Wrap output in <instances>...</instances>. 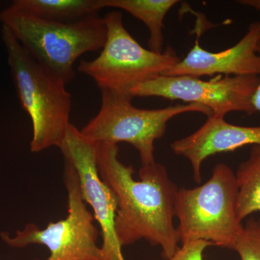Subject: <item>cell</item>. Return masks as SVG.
I'll return each mask as SVG.
<instances>
[{"label":"cell","instance_id":"9","mask_svg":"<svg viewBox=\"0 0 260 260\" xmlns=\"http://www.w3.org/2000/svg\"><path fill=\"white\" fill-rule=\"evenodd\" d=\"M97 146L70 123L59 149L64 159L69 160L76 171L84 201L91 207L94 218L99 224L104 260H125L115 231L117 201L99 175Z\"/></svg>","mask_w":260,"mask_h":260},{"label":"cell","instance_id":"14","mask_svg":"<svg viewBox=\"0 0 260 260\" xmlns=\"http://www.w3.org/2000/svg\"><path fill=\"white\" fill-rule=\"evenodd\" d=\"M238 194L236 211L242 223L251 214L260 212V146L251 147L249 157L236 173Z\"/></svg>","mask_w":260,"mask_h":260},{"label":"cell","instance_id":"1","mask_svg":"<svg viewBox=\"0 0 260 260\" xmlns=\"http://www.w3.org/2000/svg\"><path fill=\"white\" fill-rule=\"evenodd\" d=\"M118 154V145L98 143L99 175L117 201L115 231L119 242L123 247L145 239L160 246L162 257L169 260L179 248L174 225L177 186L166 168L156 162L142 166L140 180H135L134 168L121 162Z\"/></svg>","mask_w":260,"mask_h":260},{"label":"cell","instance_id":"19","mask_svg":"<svg viewBox=\"0 0 260 260\" xmlns=\"http://www.w3.org/2000/svg\"><path fill=\"white\" fill-rule=\"evenodd\" d=\"M259 220V223H260V219H259V220Z\"/></svg>","mask_w":260,"mask_h":260},{"label":"cell","instance_id":"16","mask_svg":"<svg viewBox=\"0 0 260 260\" xmlns=\"http://www.w3.org/2000/svg\"><path fill=\"white\" fill-rule=\"evenodd\" d=\"M213 246L205 241H190L183 243L169 260H203V252L208 246Z\"/></svg>","mask_w":260,"mask_h":260},{"label":"cell","instance_id":"6","mask_svg":"<svg viewBox=\"0 0 260 260\" xmlns=\"http://www.w3.org/2000/svg\"><path fill=\"white\" fill-rule=\"evenodd\" d=\"M102 92L99 113L80 130L95 143H126L139 153L142 166L155 162L154 143L165 134L171 119L184 113H202L210 117L211 111L198 104H177L158 109H143L132 104L133 98Z\"/></svg>","mask_w":260,"mask_h":260},{"label":"cell","instance_id":"4","mask_svg":"<svg viewBox=\"0 0 260 260\" xmlns=\"http://www.w3.org/2000/svg\"><path fill=\"white\" fill-rule=\"evenodd\" d=\"M237 194L235 173L225 164H217L201 186L178 189L174 208L179 242L205 241L234 249L244 226L236 211Z\"/></svg>","mask_w":260,"mask_h":260},{"label":"cell","instance_id":"10","mask_svg":"<svg viewBox=\"0 0 260 260\" xmlns=\"http://www.w3.org/2000/svg\"><path fill=\"white\" fill-rule=\"evenodd\" d=\"M198 39L184 59L169 68L164 76H202L257 75L260 76V22L249 25L245 35L232 47L220 52H210L200 47Z\"/></svg>","mask_w":260,"mask_h":260},{"label":"cell","instance_id":"11","mask_svg":"<svg viewBox=\"0 0 260 260\" xmlns=\"http://www.w3.org/2000/svg\"><path fill=\"white\" fill-rule=\"evenodd\" d=\"M246 145L260 146V126L235 125L224 118L210 116L194 133L172 143L171 148L176 155L189 160L194 181L200 183L202 165L205 159Z\"/></svg>","mask_w":260,"mask_h":260},{"label":"cell","instance_id":"17","mask_svg":"<svg viewBox=\"0 0 260 260\" xmlns=\"http://www.w3.org/2000/svg\"><path fill=\"white\" fill-rule=\"evenodd\" d=\"M258 54L260 56V41L258 43L257 49H256ZM251 104H252L253 109L254 112H260V83L258 85L257 88L256 89L254 95H253L252 99H251Z\"/></svg>","mask_w":260,"mask_h":260},{"label":"cell","instance_id":"18","mask_svg":"<svg viewBox=\"0 0 260 260\" xmlns=\"http://www.w3.org/2000/svg\"><path fill=\"white\" fill-rule=\"evenodd\" d=\"M238 3L260 11V0H239Z\"/></svg>","mask_w":260,"mask_h":260},{"label":"cell","instance_id":"7","mask_svg":"<svg viewBox=\"0 0 260 260\" xmlns=\"http://www.w3.org/2000/svg\"><path fill=\"white\" fill-rule=\"evenodd\" d=\"M64 181L68 191V215L45 229L28 223L14 237L0 234L10 247L23 248L31 244L47 246L50 255L46 260H104L102 248L97 245L99 230L93 214L84 201L79 178L69 160L64 159Z\"/></svg>","mask_w":260,"mask_h":260},{"label":"cell","instance_id":"8","mask_svg":"<svg viewBox=\"0 0 260 260\" xmlns=\"http://www.w3.org/2000/svg\"><path fill=\"white\" fill-rule=\"evenodd\" d=\"M260 83L257 75L222 76L208 81L195 77L158 75L136 85L132 97H160L198 104L208 108L212 116L224 118L229 113L254 114L251 99Z\"/></svg>","mask_w":260,"mask_h":260},{"label":"cell","instance_id":"13","mask_svg":"<svg viewBox=\"0 0 260 260\" xmlns=\"http://www.w3.org/2000/svg\"><path fill=\"white\" fill-rule=\"evenodd\" d=\"M178 0H104L105 8L125 10L145 24L149 30L150 50L162 53L164 19Z\"/></svg>","mask_w":260,"mask_h":260},{"label":"cell","instance_id":"12","mask_svg":"<svg viewBox=\"0 0 260 260\" xmlns=\"http://www.w3.org/2000/svg\"><path fill=\"white\" fill-rule=\"evenodd\" d=\"M11 5L37 18L62 23L80 21L106 8L104 0H15Z\"/></svg>","mask_w":260,"mask_h":260},{"label":"cell","instance_id":"5","mask_svg":"<svg viewBox=\"0 0 260 260\" xmlns=\"http://www.w3.org/2000/svg\"><path fill=\"white\" fill-rule=\"evenodd\" d=\"M104 19L107 35L102 52L93 60H82L78 67L101 90L130 95L136 85L162 75L181 60L172 48L156 53L142 47L124 27L118 10L107 13Z\"/></svg>","mask_w":260,"mask_h":260},{"label":"cell","instance_id":"15","mask_svg":"<svg viewBox=\"0 0 260 260\" xmlns=\"http://www.w3.org/2000/svg\"><path fill=\"white\" fill-rule=\"evenodd\" d=\"M241 260H260V223L249 219L243 226L234 247Z\"/></svg>","mask_w":260,"mask_h":260},{"label":"cell","instance_id":"2","mask_svg":"<svg viewBox=\"0 0 260 260\" xmlns=\"http://www.w3.org/2000/svg\"><path fill=\"white\" fill-rule=\"evenodd\" d=\"M0 22L31 57L66 85L74 78L77 59L102 49L107 40V25L99 14L75 23H56L10 5L0 12Z\"/></svg>","mask_w":260,"mask_h":260},{"label":"cell","instance_id":"3","mask_svg":"<svg viewBox=\"0 0 260 260\" xmlns=\"http://www.w3.org/2000/svg\"><path fill=\"white\" fill-rule=\"evenodd\" d=\"M1 32L17 95L32 121L30 150L39 153L51 147L60 148L72 108L66 84L31 57L8 27L3 25Z\"/></svg>","mask_w":260,"mask_h":260}]
</instances>
